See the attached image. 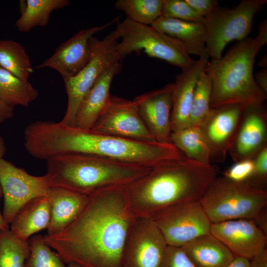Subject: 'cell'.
<instances>
[{
	"instance_id": "9a60e30c",
	"label": "cell",
	"mask_w": 267,
	"mask_h": 267,
	"mask_svg": "<svg viewBox=\"0 0 267 267\" xmlns=\"http://www.w3.org/2000/svg\"><path fill=\"white\" fill-rule=\"evenodd\" d=\"M120 16L101 26L81 30L62 43L49 58L36 67L38 69L50 68L57 71L63 79L70 78L81 71L89 62L91 56L90 39L114 23Z\"/></svg>"
},
{
	"instance_id": "2e32d148",
	"label": "cell",
	"mask_w": 267,
	"mask_h": 267,
	"mask_svg": "<svg viewBox=\"0 0 267 267\" xmlns=\"http://www.w3.org/2000/svg\"><path fill=\"white\" fill-rule=\"evenodd\" d=\"M210 233L235 256L249 260L267 248V234L253 220L236 219L212 223Z\"/></svg>"
},
{
	"instance_id": "7c38bea8",
	"label": "cell",
	"mask_w": 267,
	"mask_h": 267,
	"mask_svg": "<svg viewBox=\"0 0 267 267\" xmlns=\"http://www.w3.org/2000/svg\"><path fill=\"white\" fill-rule=\"evenodd\" d=\"M168 245L149 217H136L127 235L123 253V267H160Z\"/></svg>"
},
{
	"instance_id": "f1b7e54d",
	"label": "cell",
	"mask_w": 267,
	"mask_h": 267,
	"mask_svg": "<svg viewBox=\"0 0 267 267\" xmlns=\"http://www.w3.org/2000/svg\"><path fill=\"white\" fill-rule=\"evenodd\" d=\"M30 254L28 241L18 238L9 227L0 230V267H24Z\"/></svg>"
},
{
	"instance_id": "8fae6325",
	"label": "cell",
	"mask_w": 267,
	"mask_h": 267,
	"mask_svg": "<svg viewBox=\"0 0 267 267\" xmlns=\"http://www.w3.org/2000/svg\"><path fill=\"white\" fill-rule=\"evenodd\" d=\"M0 184L4 198L2 214L9 224L24 206L47 195L50 188L45 175H31L3 158L0 159Z\"/></svg>"
},
{
	"instance_id": "5bb4252c",
	"label": "cell",
	"mask_w": 267,
	"mask_h": 267,
	"mask_svg": "<svg viewBox=\"0 0 267 267\" xmlns=\"http://www.w3.org/2000/svg\"><path fill=\"white\" fill-rule=\"evenodd\" d=\"M245 107L229 104L211 108L200 128L209 148L211 162H224L235 138Z\"/></svg>"
},
{
	"instance_id": "484cf974",
	"label": "cell",
	"mask_w": 267,
	"mask_h": 267,
	"mask_svg": "<svg viewBox=\"0 0 267 267\" xmlns=\"http://www.w3.org/2000/svg\"><path fill=\"white\" fill-rule=\"evenodd\" d=\"M171 142L187 158L211 164L209 148L200 127L189 126L173 131Z\"/></svg>"
},
{
	"instance_id": "277c9868",
	"label": "cell",
	"mask_w": 267,
	"mask_h": 267,
	"mask_svg": "<svg viewBox=\"0 0 267 267\" xmlns=\"http://www.w3.org/2000/svg\"><path fill=\"white\" fill-rule=\"evenodd\" d=\"M50 187L89 195L99 189L125 185L147 174L151 167L87 154H66L46 160Z\"/></svg>"
},
{
	"instance_id": "ac0fdd59",
	"label": "cell",
	"mask_w": 267,
	"mask_h": 267,
	"mask_svg": "<svg viewBox=\"0 0 267 267\" xmlns=\"http://www.w3.org/2000/svg\"><path fill=\"white\" fill-rule=\"evenodd\" d=\"M266 146L267 114L264 104L245 107L228 154L235 162L254 159Z\"/></svg>"
},
{
	"instance_id": "d6986e66",
	"label": "cell",
	"mask_w": 267,
	"mask_h": 267,
	"mask_svg": "<svg viewBox=\"0 0 267 267\" xmlns=\"http://www.w3.org/2000/svg\"><path fill=\"white\" fill-rule=\"evenodd\" d=\"M206 53L195 63L181 70L173 84L171 129L175 131L188 126L190 108L196 84L209 60Z\"/></svg>"
},
{
	"instance_id": "4316f807",
	"label": "cell",
	"mask_w": 267,
	"mask_h": 267,
	"mask_svg": "<svg viewBox=\"0 0 267 267\" xmlns=\"http://www.w3.org/2000/svg\"><path fill=\"white\" fill-rule=\"evenodd\" d=\"M39 92L24 81L0 67V98L7 105L28 107L38 97Z\"/></svg>"
},
{
	"instance_id": "836d02e7",
	"label": "cell",
	"mask_w": 267,
	"mask_h": 267,
	"mask_svg": "<svg viewBox=\"0 0 267 267\" xmlns=\"http://www.w3.org/2000/svg\"><path fill=\"white\" fill-rule=\"evenodd\" d=\"M255 171L254 159L242 160L235 163L223 173V177L235 181H249Z\"/></svg>"
},
{
	"instance_id": "4dcf8cb0",
	"label": "cell",
	"mask_w": 267,
	"mask_h": 267,
	"mask_svg": "<svg viewBox=\"0 0 267 267\" xmlns=\"http://www.w3.org/2000/svg\"><path fill=\"white\" fill-rule=\"evenodd\" d=\"M212 81L204 71L195 88L189 117V126H199L205 120L211 110Z\"/></svg>"
},
{
	"instance_id": "1f68e13d",
	"label": "cell",
	"mask_w": 267,
	"mask_h": 267,
	"mask_svg": "<svg viewBox=\"0 0 267 267\" xmlns=\"http://www.w3.org/2000/svg\"><path fill=\"white\" fill-rule=\"evenodd\" d=\"M28 242L30 254L24 267H66L61 257L45 243L44 236L33 235Z\"/></svg>"
},
{
	"instance_id": "d4e9b609",
	"label": "cell",
	"mask_w": 267,
	"mask_h": 267,
	"mask_svg": "<svg viewBox=\"0 0 267 267\" xmlns=\"http://www.w3.org/2000/svg\"><path fill=\"white\" fill-rule=\"evenodd\" d=\"M21 16L15 26L18 31L28 32L36 27L46 26L51 13L69 4L68 0H20Z\"/></svg>"
},
{
	"instance_id": "7a4b0ae2",
	"label": "cell",
	"mask_w": 267,
	"mask_h": 267,
	"mask_svg": "<svg viewBox=\"0 0 267 267\" xmlns=\"http://www.w3.org/2000/svg\"><path fill=\"white\" fill-rule=\"evenodd\" d=\"M217 177L212 164L182 156L157 164L147 174L125 185V190L135 216L151 218L172 205L200 200Z\"/></svg>"
},
{
	"instance_id": "8992f818",
	"label": "cell",
	"mask_w": 267,
	"mask_h": 267,
	"mask_svg": "<svg viewBox=\"0 0 267 267\" xmlns=\"http://www.w3.org/2000/svg\"><path fill=\"white\" fill-rule=\"evenodd\" d=\"M199 201L212 223L254 220L267 207V191L249 181L217 177Z\"/></svg>"
},
{
	"instance_id": "f546056e",
	"label": "cell",
	"mask_w": 267,
	"mask_h": 267,
	"mask_svg": "<svg viewBox=\"0 0 267 267\" xmlns=\"http://www.w3.org/2000/svg\"><path fill=\"white\" fill-rule=\"evenodd\" d=\"M163 0H118L116 8L127 18L137 23L151 25L162 16Z\"/></svg>"
},
{
	"instance_id": "7bdbcfd3",
	"label": "cell",
	"mask_w": 267,
	"mask_h": 267,
	"mask_svg": "<svg viewBox=\"0 0 267 267\" xmlns=\"http://www.w3.org/2000/svg\"><path fill=\"white\" fill-rule=\"evenodd\" d=\"M225 267H249V260L238 256L233 259Z\"/></svg>"
},
{
	"instance_id": "7402d4cb",
	"label": "cell",
	"mask_w": 267,
	"mask_h": 267,
	"mask_svg": "<svg viewBox=\"0 0 267 267\" xmlns=\"http://www.w3.org/2000/svg\"><path fill=\"white\" fill-rule=\"evenodd\" d=\"M151 26L179 42L189 55L200 57L207 53L205 30L202 23L161 16Z\"/></svg>"
},
{
	"instance_id": "7dc6e473",
	"label": "cell",
	"mask_w": 267,
	"mask_h": 267,
	"mask_svg": "<svg viewBox=\"0 0 267 267\" xmlns=\"http://www.w3.org/2000/svg\"><path fill=\"white\" fill-rule=\"evenodd\" d=\"M66 267H85L77 263H71L68 264L67 265H66Z\"/></svg>"
},
{
	"instance_id": "6da1fadb",
	"label": "cell",
	"mask_w": 267,
	"mask_h": 267,
	"mask_svg": "<svg viewBox=\"0 0 267 267\" xmlns=\"http://www.w3.org/2000/svg\"><path fill=\"white\" fill-rule=\"evenodd\" d=\"M80 216L45 243L65 264L85 267H123L126 240L136 217L128 203L125 185L107 187L89 195Z\"/></svg>"
},
{
	"instance_id": "ffe728a7",
	"label": "cell",
	"mask_w": 267,
	"mask_h": 267,
	"mask_svg": "<svg viewBox=\"0 0 267 267\" xmlns=\"http://www.w3.org/2000/svg\"><path fill=\"white\" fill-rule=\"evenodd\" d=\"M122 68V64L117 62L102 73L82 101L75 126L85 130L91 129L109 102L112 81Z\"/></svg>"
},
{
	"instance_id": "4fadbf2b",
	"label": "cell",
	"mask_w": 267,
	"mask_h": 267,
	"mask_svg": "<svg viewBox=\"0 0 267 267\" xmlns=\"http://www.w3.org/2000/svg\"><path fill=\"white\" fill-rule=\"evenodd\" d=\"M99 133L142 142L156 141L146 128L134 100L111 95L90 129Z\"/></svg>"
},
{
	"instance_id": "603a6c76",
	"label": "cell",
	"mask_w": 267,
	"mask_h": 267,
	"mask_svg": "<svg viewBox=\"0 0 267 267\" xmlns=\"http://www.w3.org/2000/svg\"><path fill=\"white\" fill-rule=\"evenodd\" d=\"M50 221V203L46 195L24 206L10 223L9 229L18 238L28 241L35 233L47 229Z\"/></svg>"
},
{
	"instance_id": "52a82bcc",
	"label": "cell",
	"mask_w": 267,
	"mask_h": 267,
	"mask_svg": "<svg viewBox=\"0 0 267 267\" xmlns=\"http://www.w3.org/2000/svg\"><path fill=\"white\" fill-rule=\"evenodd\" d=\"M109 34L118 40L116 50L120 60L134 52L143 50L148 56L165 61L181 70L194 65L182 45L176 39L151 25L134 22L127 18L118 22Z\"/></svg>"
},
{
	"instance_id": "e575fe53",
	"label": "cell",
	"mask_w": 267,
	"mask_h": 267,
	"mask_svg": "<svg viewBox=\"0 0 267 267\" xmlns=\"http://www.w3.org/2000/svg\"><path fill=\"white\" fill-rule=\"evenodd\" d=\"M160 267H197L181 247L168 246Z\"/></svg>"
},
{
	"instance_id": "3957f363",
	"label": "cell",
	"mask_w": 267,
	"mask_h": 267,
	"mask_svg": "<svg viewBox=\"0 0 267 267\" xmlns=\"http://www.w3.org/2000/svg\"><path fill=\"white\" fill-rule=\"evenodd\" d=\"M51 147L57 156L95 155L147 167L184 155L172 143L139 141L63 124L54 128Z\"/></svg>"
},
{
	"instance_id": "5b68a950",
	"label": "cell",
	"mask_w": 267,
	"mask_h": 267,
	"mask_svg": "<svg viewBox=\"0 0 267 267\" xmlns=\"http://www.w3.org/2000/svg\"><path fill=\"white\" fill-rule=\"evenodd\" d=\"M254 39L238 42L218 59H211L204 71L211 78V108L229 104L244 107L264 104L267 97L256 84L253 67L259 52Z\"/></svg>"
},
{
	"instance_id": "ba28073f",
	"label": "cell",
	"mask_w": 267,
	"mask_h": 267,
	"mask_svg": "<svg viewBox=\"0 0 267 267\" xmlns=\"http://www.w3.org/2000/svg\"><path fill=\"white\" fill-rule=\"evenodd\" d=\"M267 2V0H243L233 8L219 6L205 17L206 50L209 57L220 59L229 43L248 37L255 16Z\"/></svg>"
},
{
	"instance_id": "83f0119b",
	"label": "cell",
	"mask_w": 267,
	"mask_h": 267,
	"mask_svg": "<svg viewBox=\"0 0 267 267\" xmlns=\"http://www.w3.org/2000/svg\"><path fill=\"white\" fill-rule=\"evenodd\" d=\"M0 67L24 81H28L33 72L25 48L12 40H0Z\"/></svg>"
},
{
	"instance_id": "bcb514c9",
	"label": "cell",
	"mask_w": 267,
	"mask_h": 267,
	"mask_svg": "<svg viewBox=\"0 0 267 267\" xmlns=\"http://www.w3.org/2000/svg\"><path fill=\"white\" fill-rule=\"evenodd\" d=\"M258 66L263 69L267 68V54L263 56L258 61Z\"/></svg>"
},
{
	"instance_id": "b9f144b4",
	"label": "cell",
	"mask_w": 267,
	"mask_h": 267,
	"mask_svg": "<svg viewBox=\"0 0 267 267\" xmlns=\"http://www.w3.org/2000/svg\"><path fill=\"white\" fill-rule=\"evenodd\" d=\"M253 220L257 226L265 234H267V212L266 207L263 209Z\"/></svg>"
},
{
	"instance_id": "60d3db41",
	"label": "cell",
	"mask_w": 267,
	"mask_h": 267,
	"mask_svg": "<svg viewBox=\"0 0 267 267\" xmlns=\"http://www.w3.org/2000/svg\"><path fill=\"white\" fill-rule=\"evenodd\" d=\"M254 78L257 85L267 94V69L257 72Z\"/></svg>"
},
{
	"instance_id": "44dd1931",
	"label": "cell",
	"mask_w": 267,
	"mask_h": 267,
	"mask_svg": "<svg viewBox=\"0 0 267 267\" xmlns=\"http://www.w3.org/2000/svg\"><path fill=\"white\" fill-rule=\"evenodd\" d=\"M50 203V221L47 235H53L69 226L82 213L89 195L66 189L50 187L47 194Z\"/></svg>"
},
{
	"instance_id": "e0dca14e",
	"label": "cell",
	"mask_w": 267,
	"mask_h": 267,
	"mask_svg": "<svg viewBox=\"0 0 267 267\" xmlns=\"http://www.w3.org/2000/svg\"><path fill=\"white\" fill-rule=\"evenodd\" d=\"M173 84L136 96L134 99L139 114L155 140L171 143Z\"/></svg>"
},
{
	"instance_id": "8d00e7d4",
	"label": "cell",
	"mask_w": 267,
	"mask_h": 267,
	"mask_svg": "<svg viewBox=\"0 0 267 267\" xmlns=\"http://www.w3.org/2000/svg\"><path fill=\"white\" fill-rule=\"evenodd\" d=\"M193 10L201 16L205 18L218 6L217 0H185Z\"/></svg>"
},
{
	"instance_id": "cb8c5ba5",
	"label": "cell",
	"mask_w": 267,
	"mask_h": 267,
	"mask_svg": "<svg viewBox=\"0 0 267 267\" xmlns=\"http://www.w3.org/2000/svg\"><path fill=\"white\" fill-rule=\"evenodd\" d=\"M197 267H225L235 255L210 233L181 247Z\"/></svg>"
},
{
	"instance_id": "f35d334b",
	"label": "cell",
	"mask_w": 267,
	"mask_h": 267,
	"mask_svg": "<svg viewBox=\"0 0 267 267\" xmlns=\"http://www.w3.org/2000/svg\"><path fill=\"white\" fill-rule=\"evenodd\" d=\"M249 267H267V248L249 260Z\"/></svg>"
},
{
	"instance_id": "f6af8a7d",
	"label": "cell",
	"mask_w": 267,
	"mask_h": 267,
	"mask_svg": "<svg viewBox=\"0 0 267 267\" xmlns=\"http://www.w3.org/2000/svg\"><path fill=\"white\" fill-rule=\"evenodd\" d=\"M6 150L5 142L2 137L0 136V159L3 158Z\"/></svg>"
},
{
	"instance_id": "9c48e42d",
	"label": "cell",
	"mask_w": 267,
	"mask_h": 267,
	"mask_svg": "<svg viewBox=\"0 0 267 267\" xmlns=\"http://www.w3.org/2000/svg\"><path fill=\"white\" fill-rule=\"evenodd\" d=\"M118 40L109 34L102 40L90 39L91 56L87 65L77 74L63 80L68 96L67 107L60 122L75 126L77 114L84 98L102 73L113 64L120 62L116 45Z\"/></svg>"
},
{
	"instance_id": "30bf717a",
	"label": "cell",
	"mask_w": 267,
	"mask_h": 267,
	"mask_svg": "<svg viewBox=\"0 0 267 267\" xmlns=\"http://www.w3.org/2000/svg\"><path fill=\"white\" fill-rule=\"evenodd\" d=\"M151 218L163 234L168 246L181 247L210 233L212 222L199 200L176 204Z\"/></svg>"
},
{
	"instance_id": "d6a6232c",
	"label": "cell",
	"mask_w": 267,
	"mask_h": 267,
	"mask_svg": "<svg viewBox=\"0 0 267 267\" xmlns=\"http://www.w3.org/2000/svg\"><path fill=\"white\" fill-rule=\"evenodd\" d=\"M162 16L202 23L205 20L185 0H163Z\"/></svg>"
},
{
	"instance_id": "ee69618b",
	"label": "cell",
	"mask_w": 267,
	"mask_h": 267,
	"mask_svg": "<svg viewBox=\"0 0 267 267\" xmlns=\"http://www.w3.org/2000/svg\"><path fill=\"white\" fill-rule=\"evenodd\" d=\"M2 196V189L1 188V186L0 184V200L1 199V197ZM9 227V224L7 223L5 220L4 219L2 214L1 213L0 211V230L4 229H6Z\"/></svg>"
},
{
	"instance_id": "d590c367",
	"label": "cell",
	"mask_w": 267,
	"mask_h": 267,
	"mask_svg": "<svg viewBox=\"0 0 267 267\" xmlns=\"http://www.w3.org/2000/svg\"><path fill=\"white\" fill-rule=\"evenodd\" d=\"M255 171L249 180L255 185L265 189L267 181V146L255 157Z\"/></svg>"
},
{
	"instance_id": "ab89813d",
	"label": "cell",
	"mask_w": 267,
	"mask_h": 267,
	"mask_svg": "<svg viewBox=\"0 0 267 267\" xmlns=\"http://www.w3.org/2000/svg\"><path fill=\"white\" fill-rule=\"evenodd\" d=\"M14 114V108L6 104L0 98V125L10 119Z\"/></svg>"
},
{
	"instance_id": "74e56055",
	"label": "cell",
	"mask_w": 267,
	"mask_h": 267,
	"mask_svg": "<svg viewBox=\"0 0 267 267\" xmlns=\"http://www.w3.org/2000/svg\"><path fill=\"white\" fill-rule=\"evenodd\" d=\"M258 34L254 39L256 45L259 50L267 43V20L264 19L258 27Z\"/></svg>"
}]
</instances>
